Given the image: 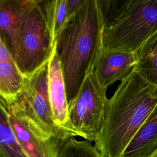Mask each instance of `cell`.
Returning <instances> with one entry per match:
<instances>
[{
	"instance_id": "1",
	"label": "cell",
	"mask_w": 157,
	"mask_h": 157,
	"mask_svg": "<svg viewBox=\"0 0 157 157\" xmlns=\"http://www.w3.org/2000/svg\"><path fill=\"white\" fill-rule=\"evenodd\" d=\"M157 104V88L134 69L107 100L94 147L102 157H122Z\"/></svg>"
},
{
	"instance_id": "2",
	"label": "cell",
	"mask_w": 157,
	"mask_h": 157,
	"mask_svg": "<svg viewBox=\"0 0 157 157\" xmlns=\"http://www.w3.org/2000/svg\"><path fill=\"white\" fill-rule=\"evenodd\" d=\"M104 28L97 0H85L56 41L68 105L94 70L102 48Z\"/></svg>"
},
{
	"instance_id": "3",
	"label": "cell",
	"mask_w": 157,
	"mask_h": 157,
	"mask_svg": "<svg viewBox=\"0 0 157 157\" xmlns=\"http://www.w3.org/2000/svg\"><path fill=\"white\" fill-rule=\"evenodd\" d=\"M40 1H29L16 34L12 55L23 77L47 63L53 45Z\"/></svg>"
},
{
	"instance_id": "4",
	"label": "cell",
	"mask_w": 157,
	"mask_h": 157,
	"mask_svg": "<svg viewBox=\"0 0 157 157\" xmlns=\"http://www.w3.org/2000/svg\"><path fill=\"white\" fill-rule=\"evenodd\" d=\"M157 31V0H131L122 16L104 28L102 48L135 53Z\"/></svg>"
},
{
	"instance_id": "5",
	"label": "cell",
	"mask_w": 157,
	"mask_h": 157,
	"mask_svg": "<svg viewBox=\"0 0 157 157\" xmlns=\"http://www.w3.org/2000/svg\"><path fill=\"white\" fill-rule=\"evenodd\" d=\"M106 91L94 71L86 77L78 94L68 105L69 128L75 137L91 142L97 139L108 100Z\"/></svg>"
},
{
	"instance_id": "6",
	"label": "cell",
	"mask_w": 157,
	"mask_h": 157,
	"mask_svg": "<svg viewBox=\"0 0 157 157\" xmlns=\"http://www.w3.org/2000/svg\"><path fill=\"white\" fill-rule=\"evenodd\" d=\"M18 98L29 119L43 132L61 141L72 137L53 120L48 90V62L32 74L23 77Z\"/></svg>"
},
{
	"instance_id": "7",
	"label": "cell",
	"mask_w": 157,
	"mask_h": 157,
	"mask_svg": "<svg viewBox=\"0 0 157 157\" xmlns=\"http://www.w3.org/2000/svg\"><path fill=\"white\" fill-rule=\"evenodd\" d=\"M10 126L28 157H58L63 143L43 132L28 117L18 97L6 99L0 96Z\"/></svg>"
},
{
	"instance_id": "8",
	"label": "cell",
	"mask_w": 157,
	"mask_h": 157,
	"mask_svg": "<svg viewBox=\"0 0 157 157\" xmlns=\"http://www.w3.org/2000/svg\"><path fill=\"white\" fill-rule=\"evenodd\" d=\"M48 90L49 99L55 124L61 129L74 134L69 128L68 103L64 77L58 59L56 43L48 61Z\"/></svg>"
},
{
	"instance_id": "9",
	"label": "cell",
	"mask_w": 157,
	"mask_h": 157,
	"mask_svg": "<svg viewBox=\"0 0 157 157\" xmlns=\"http://www.w3.org/2000/svg\"><path fill=\"white\" fill-rule=\"evenodd\" d=\"M135 53L102 48L97 60L94 72L101 85L107 90L117 81H122L134 69Z\"/></svg>"
},
{
	"instance_id": "10",
	"label": "cell",
	"mask_w": 157,
	"mask_h": 157,
	"mask_svg": "<svg viewBox=\"0 0 157 157\" xmlns=\"http://www.w3.org/2000/svg\"><path fill=\"white\" fill-rule=\"evenodd\" d=\"M157 150V104L125 149L122 157H150Z\"/></svg>"
},
{
	"instance_id": "11",
	"label": "cell",
	"mask_w": 157,
	"mask_h": 157,
	"mask_svg": "<svg viewBox=\"0 0 157 157\" xmlns=\"http://www.w3.org/2000/svg\"><path fill=\"white\" fill-rule=\"evenodd\" d=\"M28 2L29 0H0V37L10 53Z\"/></svg>"
},
{
	"instance_id": "12",
	"label": "cell",
	"mask_w": 157,
	"mask_h": 157,
	"mask_svg": "<svg viewBox=\"0 0 157 157\" xmlns=\"http://www.w3.org/2000/svg\"><path fill=\"white\" fill-rule=\"evenodd\" d=\"M134 70L157 88V31L135 52Z\"/></svg>"
},
{
	"instance_id": "13",
	"label": "cell",
	"mask_w": 157,
	"mask_h": 157,
	"mask_svg": "<svg viewBox=\"0 0 157 157\" xmlns=\"http://www.w3.org/2000/svg\"><path fill=\"white\" fill-rule=\"evenodd\" d=\"M40 6L53 45L66 26V0L40 1Z\"/></svg>"
},
{
	"instance_id": "14",
	"label": "cell",
	"mask_w": 157,
	"mask_h": 157,
	"mask_svg": "<svg viewBox=\"0 0 157 157\" xmlns=\"http://www.w3.org/2000/svg\"><path fill=\"white\" fill-rule=\"evenodd\" d=\"M0 157H28L20 147L0 102Z\"/></svg>"
},
{
	"instance_id": "15",
	"label": "cell",
	"mask_w": 157,
	"mask_h": 157,
	"mask_svg": "<svg viewBox=\"0 0 157 157\" xmlns=\"http://www.w3.org/2000/svg\"><path fill=\"white\" fill-rule=\"evenodd\" d=\"M58 157H102L91 142L69 138L62 144Z\"/></svg>"
},
{
	"instance_id": "16",
	"label": "cell",
	"mask_w": 157,
	"mask_h": 157,
	"mask_svg": "<svg viewBox=\"0 0 157 157\" xmlns=\"http://www.w3.org/2000/svg\"><path fill=\"white\" fill-rule=\"evenodd\" d=\"M131 0H97L104 28L113 25L126 12Z\"/></svg>"
},
{
	"instance_id": "17",
	"label": "cell",
	"mask_w": 157,
	"mask_h": 157,
	"mask_svg": "<svg viewBox=\"0 0 157 157\" xmlns=\"http://www.w3.org/2000/svg\"><path fill=\"white\" fill-rule=\"evenodd\" d=\"M84 1L85 0H66V25L78 10Z\"/></svg>"
},
{
	"instance_id": "18",
	"label": "cell",
	"mask_w": 157,
	"mask_h": 157,
	"mask_svg": "<svg viewBox=\"0 0 157 157\" xmlns=\"http://www.w3.org/2000/svg\"><path fill=\"white\" fill-rule=\"evenodd\" d=\"M150 157H157V150L150 156Z\"/></svg>"
}]
</instances>
